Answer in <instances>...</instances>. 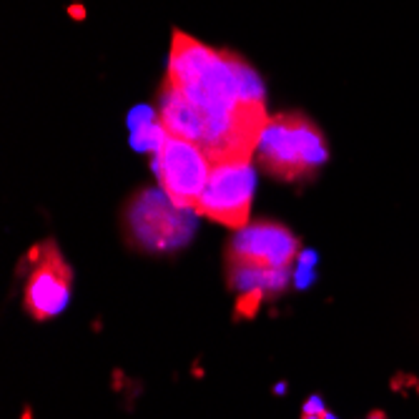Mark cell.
I'll return each mask as SVG.
<instances>
[{
    "label": "cell",
    "mask_w": 419,
    "mask_h": 419,
    "mask_svg": "<svg viewBox=\"0 0 419 419\" xmlns=\"http://www.w3.org/2000/svg\"><path fill=\"white\" fill-rule=\"evenodd\" d=\"M299 251V239L284 223L262 218L256 223H246L244 229H239L231 236L226 262H246L272 269H294Z\"/></svg>",
    "instance_id": "52a82bcc"
},
{
    "label": "cell",
    "mask_w": 419,
    "mask_h": 419,
    "mask_svg": "<svg viewBox=\"0 0 419 419\" xmlns=\"http://www.w3.org/2000/svg\"><path fill=\"white\" fill-rule=\"evenodd\" d=\"M21 419H35V417H33V409H30V407H26V409H23Z\"/></svg>",
    "instance_id": "44dd1931"
},
{
    "label": "cell",
    "mask_w": 419,
    "mask_h": 419,
    "mask_svg": "<svg viewBox=\"0 0 419 419\" xmlns=\"http://www.w3.org/2000/svg\"><path fill=\"white\" fill-rule=\"evenodd\" d=\"M151 166L158 179V186L166 191V196L179 208L196 211V203L203 189H206L213 166L206 153L196 143L166 136L164 146L158 148Z\"/></svg>",
    "instance_id": "5b68a950"
},
{
    "label": "cell",
    "mask_w": 419,
    "mask_h": 419,
    "mask_svg": "<svg viewBox=\"0 0 419 419\" xmlns=\"http://www.w3.org/2000/svg\"><path fill=\"white\" fill-rule=\"evenodd\" d=\"M414 392H417V397H419V384H417V389H414Z\"/></svg>",
    "instance_id": "7402d4cb"
},
{
    "label": "cell",
    "mask_w": 419,
    "mask_h": 419,
    "mask_svg": "<svg viewBox=\"0 0 419 419\" xmlns=\"http://www.w3.org/2000/svg\"><path fill=\"white\" fill-rule=\"evenodd\" d=\"M91 329H93L96 334H101V332H104V321H101V319H93V321H91Z\"/></svg>",
    "instance_id": "ac0fdd59"
},
{
    "label": "cell",
    "mask_w": 419,
    "mask_h": 419,
    "mask_svg": "<svg viewBox=\"0 0 419 419\" xmlns=\"http://www.w3.org/2000/svg\"><path fill=\"white\" fill-rule=\"evenodd\" d=\"M274 394H276V397H284V394H286V384H274Z\"/></svg>",
    "instance_id": "d6986e66"
},
{
    "label": "cell",
    "mask_w": 419,
    "mask_h": 419,
    "mask_svg": "<svg viewBox=\"0 0 419 419\" xmlns=\"http://www.w3.org/2000/svg\"><path fill=\"white\" fill-rule=\"evenodd\" d=\"M151 121H156V111H153L151 106H138V108H133L131 113H128V131H133L138 125L151 123Z\"/></svg>",
    "instance_id": "7c38bea8"
},
{
    "label": "cell",
    "mask_w": 419,
    "mask_h": 419,
    "mask_svg": "<svg viewBox=\"0 0 419 419\" xmlns=\"http://www.w3.org/2000/svg\"><path fill=\"white\" fill-rule=\"evenodd\" d=\"M269 299V294L264 289H246V291H239L234 301V321H251L262 314L264 301Z\"/></svg>",
    "instance_id": "30bf717a"
},
{
    "label": "cell",
    "mask_w": 419,
    "mask_h": 419,
    "mask_svg": "<svg viewBox=\"0 0 419 419\" xmlns=\"http://www.w3.org/2000/svg\"><path fill=\"white\" fill-rule=\"evenodd\" d=\"M419 384V376L412 374V371H394L392 376H389V392L392 394H399V397H409V394L417 389Z\"/></svg>",
    "instance_id": "8fae6325"
},
{
    "label": "cell",
    "mask_w": 419,
    "mask_h": 419,
    "mask_svg": "<svg viewBox=\"0 0 419 419\" xmlns=\"http://www.w3.org/2000/svg\"><path fill=\"white\" fill-rule=\"evenodd\" d=\"M316 264H319V254L314 249H301L299 256H296V267L316 269Z\"/></svg>",
    "instance_id": "9a60e30c"
},
{
    "label": "cell",
    "mask_w": 419,
    "mask_h": 419,
    "mask_svg": "<svg viewBox=\"0 0 419 419\" xmlns=\"http://www.w3.org/2000/svg\"><path fill=\"white\" fill-rule=\"evenodd\" d=\"M256 166L284 184H301L329 161V146L319 125L301 113L269 118L256 146Z\"/></svg>",
    "instance_id": "7a4b0ae2"
},
{
    "label": "cell",
    "mask_w": 419,
    "mask_h": 419,
    "mask_svg": "<svg viewBox=\"0 0 419 419\" xmlns=\"http://www.w3.org/2000/svg\"><path fill=\"white\" fill-rule=\"evenodd\" d=\"M196 211L179 208L164 189L133 194L121 213L125 241L143 254H176L196 236Z\"/></svg>",
    "instance_id": "3957f363"
},
{
    "label": "cell",
    "mask_w": 419,
    "mask_h": 419,
    "mask_svg": "<svg viewBox=\"0 0 419 419\" xmlns=\"http://www.w3.org/2000/svg\"><path fill=\"white\" fill-rule=\"evenodd\" d=\"M191 376H194V379H203V376H206L201 359H194V362H191Z\"/></svg>",
    "instance_id": "e0dca14e"
},
{
    "label": "cell",
    "mask_w": 419,
    "mask_h": 419,
    "mask_svg": "<svg viewBox=\"0 0 419 419\" xmlns=\"http://www.w3.org/2000/svg\"><path fill=\"white\" fill-rule=\"evenodd\" d=\"M71 16H73V18H83V16H86V13H83V8H81V6H78V8L73 6V8H71Z\"/></svg>",
    "instance_id": "ffe728a7"
},
{
    "label": "cell",
    "mask_w": 419,
    "mask_h": 419,
    "mask_svg": "<svg viewBox=\"0 0 419 419\" xmlns=\"http://www.w3.org/2000/svg\"><path fill=\"white\" fill-rule=\"evenodd\" d=\"M316 281V269H304V267H294V286L299 291L309 289Z\"/></svg>",
    "instance_id": "5bb4252c"
},
{
    "label": "cell",
    "mask_w": 419,
    "mask_h": 419,
    "mask_svg": "<svg viewBox=\"0 0 419 419\" xmlns=\"http://www.w3.org/2000/svg\"><path fill=\"white\" fill-rule=\"evenodd\" d=\"M254 191L256 169L251 166V161L213 164L208 184L196 203V213L239 231L249 223Z\"/></svg>",
    "instance_id": "277c9868"
},
{
    "label": "cell",
    "mask_w": 419,
    "mask_h": 419,
    "mask_svg": "<svg viewBox=\"0 0 419 419\" xmlns=\"http://www.w3.org/2000/svg\"><path fill=\"white\" fill-rule=\"evenodd\" d=\"M301 419H339L337 414L332 412V409H324V412H319V414H306V412H301Z\"/></svg>",
    "instance_id": "2e32d148"
},
{
    "label": "cell",
    "mask_w": 419,
    "mask_h": 419,
    "mask_svg": "<svg viewBox=\"0 0 419 419\" xmlns=\"http://www.w3.org/2000/svg\"><path fill=\"white\" fill-rule=\"evenodd\" d=\"M166 136H169V131L164 128V123H161V121H151V123L133 128L131 146H133V151H138V153H151V156H156L158 148L164 146Z\"/></svg>",
    "instance_id": "9c48e42d"
},
{
    "label": "cell",
    "mask_w": 419,
    "mask_h": 419,
    "mask_svg": "<svg viewBox=\"0 0 419 419\" xmlns=\"http://www.w3.org/2000/svg\"><path fill=\"white\" fill-rule=\"evenodd\" d=\"M73 294V267L60 254L53 239L43 241V256L35 269L26 276L23 306L35 321H48L71 304Z\"/></svg>",
    "instance_id": "8992f818"
},
{
    "label": "cell",
    "mask_w": 419,
    "mask_h": 419,
    "mask_svg": "<svg viewBox=\"0 0 419 419\" xmlns=\"http://www.w3.org/2000/svg\"><path fill=\"white\" fill-rule=\"evenodd\" d=\"M166 81L206 116V136L199 148L211 164L251 161L269 123L267 93L259 73L241 55L208 48L176 30Z\"/></svg>",
    "instance_id": "6da1fadb"
},
{
    "label": "cell",
    "mask_w": 419,
    "mask_h": 419,
    "mask_svg": "<svg viewBox=\"0 0 419 419\" xmlns=\"http://www.w3.org/2000/svg\"><path fill=\"white\" fill-rule=\"evenodd\" d=\"M133 384V379L128 374H125L121 367H116L113 371H111V392H116V394H125L128 392V386Z\"/></svg>",
    "instance_id": "4fadbf2b"
},
{
    "label": "cell",
    "mask_w": 419,
    "mask_h": 419,
    "mask_svg": "<svg viewBox=\"0 0 419 419\" xmlns=\"http://www.w3.org/2000/svg\"><path fill=\"white\" fill-rule=\"evenodd\" d=\"M226 284L231 291H246V289H264L269 299H276L294 284V269H272L256 267L246 262H226Z\"/></svg>",
    "instance_id": "ba28073f"
}]
</instances>
